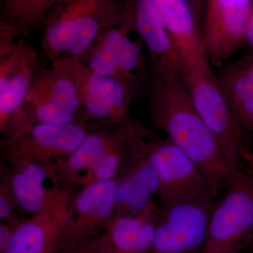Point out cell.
Here are the masks:
<instances>
[{
	"mask_svg": "<svg viewBox=\"0 0 253 253\" xmlns=\"http://www.w3.org/2000/svg\"><path fill=\"white\" fill-rule=\"evenodd\" d=\"M116 180L96 181L82 186L73 200V216L62 253L99 235L113 219L116 206Z\"/></svg>",
	"mask_w": 253,
	"mask_h": 253,
	"instance_id": "12",
	"label": "cell"
},
{
	"mask_svg": "<svg viewBox=\"0 0 253 253\" xmlns=\"http://www.w3.org/2000/svg\"><path fill=\"white\" fill-rule=\"evenodd\" d=\"M253 0H206L202 40L211 64L221 66L244 43Z\"/></svg>",
	"mask_w": 253,
	"mask_h": 253,
	"instance_id": "9",
	"label": "cell"
},
{
	"mask_svg": "<svg viewBox=\"0 0 253 253\" xmlns=\"http://www.w3.org/2000/svg\"><path fill=\"white\" fill-rule=\"evenodd\" d=\"M195 106L220 146L231 169L240 172L243 162L252 166L253 156L246 144V131L236 121L218 84L211 65L183 77Z\"/></svg>",
	"mask_w": 253,
	"mask_h": 253,
	"instance_id": "3",
	"label": "cell"
},
{
	"mask_svg": "<svg viewBox=\"0 0 253 253\" xmlns=\"http://www.w3.org/2000/svg\"><path fill=\"white\" fill-rule=\"evenodd\" d=\"M106 234L105 231L99 235L81 243L76 247L62 253H100L104 245Z\"/></svg>",
	"mask_w": 253,
	"mask_h": 253,
	"instance_id": "23",
	"label": "cell"
},
{
	"mask_svg": "<svg viewBox=\"0 0 253 253\" xmlns=\"http://www.w3.org/2000/svg\"><path fill=\"white\" fill-rule=\"evenodd\" d=\"M214 197L161 206L148 253H202Z\"/></svg>",
	"mask_w": 253,
	"mask_h": 253,
	"instance_id": "7",
	"label": "cell"
},
{
	"mask_svg": "<svg viewBox=\"0 0 253 253\" xmlns=\"http://www.w3.org/2000/svg\"><path fill=\"white\" fill-rule=\"evenodd\" d=\"M184 66V74L211 65L188 0H152Z\"/></svg>",
	"mask_w": 253,
	"mask_h": 253,
	"instance_id": "13",
	"label": "cell"
},
{
	"mask_svg": "<svg viewBox=\"0 0 253 253\" xmlns=\"http://www.w3.org/2000/svg\"><path fill=\"white\" fill-rule=\"evenodd\" d=\"M149 158L157 176L162 207L216 196L201 168L169 139L151 138Z\"/></svg>",
	"mask_w": 253,
	"mask_h": 253,
	"instance_id": "5",
	"label": "cell"
},
{
	"mask_svg": "<svg viewBox=\"0 0 253 253\" xmlns=\"http://www.w3.org/2000/svg\"><path fill=\"white\" fill-rule=\"evenodd\" d=\"M68 0H4L0 26L18 41L42 26L50 13Z\"/></svg>",
	"mask_w": 253,
	"mask_h": 253,
	"instance_id": "20",
	"label": "cell"
},
{
	"mask_svg": "<svg viewBox=\"0 0 253 253\" xmlns=\"http://www.w3.org/2000/svg\"><path fill=\"white\" fill-rule=\"evenodd\" d=\"M147 129L132 118L115 126H91L84 140L69 157L51 164L53 186L76 185L81 174L105 155Z\"/></svg>",
	"mask_w": 253,
	"mask_h": 253,
	"instance_id": "10",
	"label": "cell"
},
{
	"mask_svg": "<svg viewBox=\"0 0 253 253\" xmlns=\"http://www.w3.org/2000/svg\"><path fill=\"white\" fill-rule=\"evenodd\" d=\"M154 136L141 141L126 167L115 179L116 206L113 217L136 215L157 195V176L149 158V141Z\"/></svg>",
	"mask_w": 253,
	"mask_h": 253,
	"instance_id": "14",
	"label": "cell"
},
{
	"mask_svg": "<svg viewBox=\"0 0 253 253\" xmlns=\"http://www.w3.org/2000/svg\"><path fill=\"white\" fill-rule=\"evenodd\" d=\"M250 174H251V176L253 178V163L252 165V169H251V172H249Z\"/></svg>",
	"mask_w": 253,
	"mask_h": 253,
	"instance_id": "28",
	"label": "cell"
},
{
	"mask_svg": "<svg viewBox=\"0 0 253 253\" xmlns=\"http://www.w3.org/2000/svg\"><path fill=\"white\" fill-rule=\"evenodd\" d=\"M252 246H253V244L252 245Z\"/></svg>",
	"mask_w": 253,
	"mask_h": 253,
	"instance_id": "30",
	"label": "cell"
},
{
	"mask_svg": "<svg viewBox=\"0 0 253 253\" xmlns=\"http://www.w3.org/2000/svg\"><path fill=\"white\" fill-rule=\"evenodd\" d=\"M21 220L3 221L0 224V253H4L14 237Z\"/></svg>",
	"mask_w": 253,
	"mask_h": 253,
	"instance_id": "24",
	"label": "cell"
},
{
	"mask_svg": "<svg viewBox=\"0 0 253 253\" xmlns=\"http://www.w3.org/2000/svg\"><path fill=\"white\" fill-rule=\"evenodd\" d=\"M251 253H253V246H251Z\"/></svg>",
	"mask_w": 253,
	"mask_h": 253,
	"instance_id": "29",
	"label": "cell"
},
{
	"mask_svg": "<svg viewBox=\"0 0 253 253\" xmlns=\"http://www.w3.org/2000/svg\"><path fill=\"white\" fill-rule=\"evenodd\" d=\"M106 236V238H105L104 245H103L102 249H101V252H100V253H110L109 245V242H108L107 236Z\"/></svg>",
	"mask_w": 253,
	"mask_h": 253,
	"instance_id": "27",
	"label": "cell"
},
{
	"mask_svg": "<svg viewBox=\"0 0 253 253\" xmlns=\"http://www.w3.org/2000/svg\"><path fill=\"white\" fill-rule=\"evenodd\" d=\"M41 59L37 50L29 44L21 67L0 91V133L6 132L15 113L22 107L27 99L37 72L41 67Z\"/></svg>",
	"mask_w": 253,
	"mask_h": 253,
	"instance_id": "21",
	"label": "cell"
},
{
	"mask_svg": "<svg viewBox=\"0 0 253 253\" xmlns=\"http://www.w3.org/2000/svg\"><path fill=\"white\" fill-rule=\"evenodd\" d=\"M83 113L91 126H115L131 119L129 109L136 94L113 76L91 71L82 61Z\"/></svg>",
	"mask_w": 253,
	"mask_h": 253,
	"instance_id": "11",
	"label": "cell"
},
{
	"mask_svg": "<svg viewBox=\"0 0 253 253\" xmlns=\"http://www.w3.org/2000/svg\"><path fill=\"white\" fill-rule=\"evenodd\" d=\"M9 168L4 169L18 208L31 215L45 207L52 194L53 187H46L51 179V164L23 159L6 160Z\"/></svg>",
	"mask_w": 253,
	"mask_h": 253,
	"instance_id": "18",
	"label": "cell"
},
{
	"mask_svg": "<svg viewBox=\"0 0 253 253\" xmlns=\"http://www.w3.org/2000/svg\"><path fill=\"white\" fill-rule=\"evenodd\" d=\"M91 127L84 123L34 125L12 137L1 139V153L6 160L54 163L69 157Z\"/></svg>",
	"mask_w": 253,
	"mask_h": 253,
	"instance_id": "8",
	"label": "cell"
},
{
	"mask_svg": "<svg viewBox=\"0 0 253 253\" xmlns=\"http://www.w3.org/2000/svg\"><path fill=\"white\" fill-rule=\"evenodd\" d=\"M18 208L11 191L7 176L1 169L0 181V218L3 221L21 220L16 213Z\"/></svg>",
	"mask_w": 253,
	"mask_h": 253,
	"instance_id": "22",
	"label": "cell"
},
{
	"mask_svg": "<svg viewBox=\"0 0 253 253\" xmlns=\"http://www.w3.org/2000/svg\"><path fill=\"white\" fill-rule=\"evenodd\" d=\"M160 208L152 201L135 216L113 217L105 229L110 253H148Z\"/></svg>",
	"mask_w": 253,
	"mask_h": 253,
	"instance_id": "19",
	"label": "cell"
},
{
	"mask_svg": "<svg viewBox=\"0 0 253 253\" xmlns=\"http://www.w3.org/2000/svg\"><path fill=\"white\" fill-rule=\"evenodd\" d=\"M70 186H53L41 212L21 221L4 253H59L73 216L75 195Z\"/></svg>",
	"mask_w": 253,
	"mask_h": 253,
	"instance_id": "6",
	"label": "cell"
},
{
	"mask_svg": "<svg viewBox=\"0 0 253 253\" xmlns=\"http://www.w3.org/2000/svg\"><path fill=\"white\" fill-rule=\"evenodd\" d=\"M121 5L116 0H68L56 6L42 24L41 50L51 61L82 59L101 36L119 24Z\"/></svg>",
	"mask_w": 253,
	"mask_h": 253,
	"instance_id": "2",
	"label": "cell"
},
{
	"mask_svg": "<svg viewBox=\"0 0 253 253\" xmlns=\"http://www.w3.org/2000/svg\"><path fill=\"white\" fill-rule=\"evenodd\" d=\"M121 19L134 28L155 63L184 74V66L152 0H124Z\"/></svg>",
	"mask_w": 253,
	"mask_h": 253,
	"instance_id": "15",
	"label": "cell"
},
{
	"mask_svg": "<svg viewBox=\"0 0 253 253\" xmlns=\"http://www.w3.org/2000/svg\"><path fill=\"white\" fill-rule=\"evenodd\" d=\"M149 74L147 107L151 123L201 168L217 195L241 172L229 166L198 112L182 75L151 63Z\"/></svg>",
	"mask_w": 253,
	"mask_h": 253,
	"instance_id": "1",
	"label": "cell"
},
{
	"mask_svg": "<svg viewBox=\"0 0 253 253\" xmlns=\"http://www.w3.org/2000/svg\"><path fill=\"white\" fill-rule=\"evenodd\" d=\"M50 63L48 68L41 65L29 94L84 118L82 92L81 60L66 56Z\"/></svg>",
	"mask_w": 253,
	"mask_h": 253,
	"instance_id": "16",
	"label": "cell"
},
{
	"mask_svg": "<svg viewBox=\"0 0 253 253\" xmlns=\"http://www.w3.org/2000/svg\"><path fill=\"white\" fill-rule=\"evenodd\" d=\"M246 43L248 44V47L253 48V4L246 31Z\"/></svg>",
	"mask_w": 253,
	"mask_h": 253,
	"instance_id": "25",
	"label": "cell"
},
{
	"mask_svg": "<svg viewBox=\"0 0 253 253\" xmlns=\"http://www.w3.org/2000/svg\"><path fill=\"white\" fill-rule=\"evenodd\" d=\"M213 208L202 253H241L253 244V178L241 172Z\"/></svg>",
	"mask_w": 253,
	"mask_h": 253,
	"instance_id": "4",
	"label": "cell"
},
{
	"mask_svg": "<svg viewBox=\"0 0 253 253\" xmlns=\"http://www.w3.org/2000/svg\"><path fill=\"white\" fill-rule=\"evenodd\" d=\"M188 1L191 5V9L194 11L195 17H196L197 21H199L201 11H202L203 1L204 0H188Z\"/></svg>",
	"mask_w": 253,
	"mask_h": 253,
	"instance_id": "26",
	"label": "cell"
},
{
	"mask_svg": "<svg viewBox=\"0 0 253 253\" xmlns=\"http://www.w3.org/2000/svg\"><path fill=\"white\" fill-rule=\"evenodd\" d=\"M216 76L236 121L246 132H253V48L223 64Z\"/></svg>",
	"mask_w": 253,
	"mask_h": 253,
	"instance_id": "17",
	"label": "cell"
}]
</instances>
